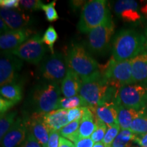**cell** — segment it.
Returning a JSON list of instances; mask_svg holds the SVG:
<instances>
[{"mask_svg":"<svg viewBox=\"0 0 147 147\" xmlns=\"http://www.w3.org/2000/svg\"><path fill=\"white\" fill-rule=\"evenodd\" d=\"M65 59L68 69L77 74L82 82L100 80L102 78L97 62L80 45L73 44Z\"/></svg>","mask_w":147,"mask_h":147,"instance_id":"1","label":"cell"},{"mask_svg":"<svg viewBox=\"0 0 147 147\" xmlns=\"http://www.w3.org/2000/svg\"><path fill=\"white\" fill-rule=\"evenodd\" d=\"M146 51L144 36L136 31L123 29L114 38L113 57L117 61L131 60Z\"/></svg>","mask_w":147,"mask_h":147,"instance_id":"2","label":"cell"},{"mask_svg":"<svg viewBox=\"0 0 147 147\" xmlns=\"http://www.w3.org/2000/svg\"><path fill=\"white\" fill-rule=\"evenodd\" d=\"M61 94L58 84L45 82L33 88L29 97V104L33 113L45 114L57 110Z\"/></svg>","mask_w":147,"mask_h":147,"instance_id":"3","label":"cell"},{"mask_svg":"<svg viewBox=\"0 0 147 147\" xmlns=\"http://www.w3.org/2000/svg\"><path fill=\"white\" fill-rule=\"evenodd\" d=\"M111 19L106 1H90L82 7L78 29L81 33H89L92 29L104 25Z\"/></svg>","mask_w":147,"mask_h":147,"instance_id":"4","label":"cell"},{"mask_svg":"<svg viewBox=\"0 0 147 147\" xmlns=\"http://www.w3.org/2000/svg\"><path fill=\"white\" fill-rule=\"evenodd\" d=\"M100 70L103 81L118 89L124 85L134 83L131 60L117 61L112 57Z\"/></svg>","mask_w":147,"mask_h":147,"instance_id":"5","label":"cell"},{"mask_svg":"<svg viewBox=\"0 0 147 147\" xmlns=\"http://www.w3.org/2000/svg\"><path fill=\"white\" fill-rule=\"evenodd\" d=\"M117 106L135 110H142L147 106V84L140 82L127 84L118 89Z\"/></svg>","mask_w":147,"mask_h":147,"instance_id":"6","label":"cell"},{"mask_svg":"<svg viewBox=\"0 0 147 147\" xmlns=\"http://www.w3.org/2000/svg\"><path fill=\"white\" fill-rule=\"evenodd\" d=\"M47 49L40 34H35L23 45L10 53L20 59L29 63L38 65L43 59Z\"/></svg>","mask_w":147,"mask_h":147,"instance_id":"7","label":"cell"},{"mask_svg":"<svg viewBox=\"0 0 147 147\" xmlns=\"http://www.w3.org/2000/svg\"><path fill=\"white\" fill-rule=\"evenodd\" d=\"M67 70L66 59L61 53H54L47 57L41 66L42 77L47 81L57 84L63 81Z\"/></svg>","mask_w":147,"mask_h":147,"instance_id":"8","label":"cell"},{"mask_svg":"<svg viewBox=\"0 0 147 147\" xmlns=\"http://www.w3.org/2000/svg\"><path fill=\"white\" fill-rule=\"evenodd\" d=\"M109 86L102 78L100 80L82 82L79 95L85 101L88 107L102 105Z\"/></svg>","mask_w":147,"mask_h":147,"instance_id":"9","label":"cell"},{"mask_svg":"<svg viewBox=\"0 0 147 147\" xmlns=\"http://www.w3.org/2000/svg\"><path fill=\"white\" fill-rule=\"evenodd\" d=\"M115 32V24L110 20L104 25L92 29L88 34V45L94 53H101L107 49Z\"/></svg>","mask_w":147,"mask_h":147,"instance_id":"10","label":"cell"},{"mask_svg":"<svg viewBox=\"0 0 147 147\" xmlns=\"http://www.w3.org/2000/svg\"><path fill=\"white\" fill-rule=\"evenodd\" d=\"M22 60L10 53L3 52L0 59V85L14 83L17 80L18 71L21 69Z\"/></svg>","mask_w":147,"mask_h":147,"instance_id":"11","label":"cell"},{"mask_svg":"<svg viewBox=\"0 0 147 147\" xmlns=\"http://www.w3.org/2000/svg\"><path fill=\"white\" fill-rule=\"evenodd\" d=\"M28 129L26 120L21 117L16 118L13 125L1 140L2 147H18L27 138Z\"/></svg>","mask_w":147,"mask_h":147,"instance_id":"12","label":"cell"},{"mask_svg":"<svg viewBox=\"0 0 147 147\" xmlns=\"http://www.w3.org/2000/svg\"><path fill=\"white\" fill-rule=\"evenodd\" d=\"M32 29L25 28L17 30H11L6 34L1 35L0 48L5 52H10L20 47L35 35Z\"/></svg>","mask_w":147,"mask_h":147,"instance_id":"13","label":"cell"},{"mask_svg":"<svg viewBox=\"0 0 147 147\" xmlns=\"http://www.w3.org/2000/svg\"><path fill=\"white\" fill-rule=\"evenodd\" d=\"M1 18L12 30L27 28L34 22V18L18 9H0Z\"/></svg>","mask_w":147,"mask_h":147,"instance_id":"14","label":"cell"},{"mask_svg":"<svg viewBox=\"0 0 147 147\" xmlns=\"http://www.w3.org/2000/svg\"><path fill=\"white\" fill-rule=\"evenodd\" d=\"M44 115L33 113L26 120L28 131L31 132L42 147H47L50 131L44 122Z\"/></svg>","mask_w":147,"mask_h":147,"instance_id":"15","label":"cell"},{"mask_svg":"<svg viewBox=\"0 0 147 147\" xmlns=\"http://www.w3.org/2000/svg\"><path fill=\"white\" fill-rule=\"evenodd\" d=\"M88 108L91 110L95 119L102 121L108 127L119 124L118 111L115 104H104Z\"/></svg>","mask_w":147,"mask_h":147,"instance_id":"16","label":"cell"},{"mask_svg":"<svg viewBox=\"0 0 147 147\" xmlns=\"http://www.w3.org/2000/svg\"><path fill=\"white\" fill-rule=\"evenodd\" d=\"M44 122L49 131H59L69 123L67 119V110L57 109L44 115Z\"/></svg>","mask_w":147,"mask_h":147,"instance_id":"17","label":"cell"},{"mask_svg":"<svg viewBox=\"0 0 147 147\" xmlns=\"http://www.w3.org/2000/svg\"><path fill=\"white\" fill-rule=\"evenodd\" d=\"M82 80L77 74L68 69L67 74L61 82V91L64 97L78 95L82 85Z\"/></svg>","mask_w":147,"mask_h":147,"instance_id":"18","label":"cell"},{"mask_svg":"<svg viewBox=\"0 0 147 147\" xmlns=\"http://www.w3.org/2000/svg\"><path fill=\"white\" fill-rule=\"evenodd\" d=\"M134 83L147 82V51L131 59Z\"/></svg>","mask_w":147,"mask_h":147,"instance_id":"19","label":"cell"},{"mask_svg":"<svg viewBox=\"0 0 147 147\" xmlns=\"http://www.w3.org/2000/svg\"><path fill=\"white\" fill-rule=\"evenodd\" d=\"M118 111V123L121 129H129L132 121L138 117L146 115V108L135 110L125 108L123 106H117Z\"/></svg>","mask_w":147,"mask_h":147,"instance_id":"20","label":"cell"},{"mask_svg":"<svg viewBox=\"0 0 147 147\" xmlns=\"http://www.w3.org/2000/svg\"><path fill=\"white\" fill-rule=\"evenodd\" d=\"M96 127L95 117L91 110L88 107H84L83 115L77 131L79 138H91Z\"/></svg>","mask_w":147,"mask_h":147,"instance_id":"21","label":"cell"},{"mask_svg":"<svg viewBox=\"0 0 147 147\" xmlns=\"http://www.w3.org/2000/svg\"><path fill=\"white\" fill-rule=\"evenodd\" d=\"M1 96L5 99L16 103L19 102L23 97V89L21 84L14 83L6 84L1 87L0 89Z\"/></svg>","mask_w":147,"mask_h":147,"instance_id":"22","label":"cell"},{"mask_svg":"<svg viewBox=\"0 0 147 147\" xmlns=\"http://www.w3.org/2000/svg\"><path fill=\"white\" fill-rule=\"evenodd\" d=\"M80 107H88V104L80 95H78L71 97H61L57 110H69Z\"/></svg>","mask_w":147,"mask_h":147,"instance_id":"23","label":"cell"},{"mask_svg":"<svg viewBox=\"0 0 147 147\" xmlns=\"http://www.w3.org/2000/svg\"><path fill=\"white\" fill-rule=\"evenodd\" d=\"M17 112L14 111L7 112L3 115H1L0 118V138L1 140L6 134L7 132L13 125L16 121Z\"/></svg>","mask_w":147,"mask_h":147,"instance_id":"24","label":"cell"},{"mask_svg":"<svg viewBox=\"0 0 147 147\" xmlns=\"http://www.w3.org/2000/svg\"><path fill=\"white\" fill-rule=\"evenodd\" d=\"M136 138V135L129 129H121L111 147H129Z\"/></svg>","mask_w":147,"mask_h":147,"instance_id":"25","label":"cell"},{"mask_svg":"<svg viewBox=\"0 0 147 147\" xmlns=\"http://www.w3.org/2000/svg\"><path fill=\"white\" fill-rule=\"evenodd\" d=\"M129 130L136 136L147 133V114L134 119L130 125Z\"/></svg>","mask_w":147,"mask_h":147,"instance_id":"26","label":"cell"},{"mask_svg":"<svg viewBox=\"0 0 147 147\" xmlns=\"http://www.w3.org/2000/svg\"><path fill=\"white\" fill-rule=\"evenodd\" d=\"M57 39V33L53 26L49 27L42 37V42L49 47L52 54H54V44Z\"/></svg>","mask_w":147,"mask_h":147,"instance_id":"27","label":"cell"},{"mask_svg":"<svg viewBox=\"0 0 147 147\" xmlns=\"http://www.w3.org/2000/svg\"><path fill=\"white\" fill-rule=\"evenodd\" d=\"M95 119L97 127L95 131L91 135V138L95 143H97L102 142V140L104 138V136H105L106 131H107L108 126L104 123H103L102 121L99 120L97 119Z\"/></svg>","mask_w":147,"mask_h":147,"instance_id":"28","label":"cell"},{"mask_svg":"<svg viewBox=\"0 0 147 147\" xmlns=\"http://www.w3.org/2000/svg\"><path fill=\"white\" fill-rule=\"evenodd\" d=\"M127 9H135L138 10V3L137 1L134 0H119L115 3L114 5V10L115 13L118 15L123 11L127 10Z\"/></svg>","mask_w":147,"mask_h":147,"instance_id":"29","label":"cell"},{"mask_svg":"<svg viewBox=\"0 0 147 147\" xmlns=\"http://www.w3.org/2000/svg\"><path fill=\"white\" fill-rule=\"evenodd\" d=\"M120 131L121 127L119 124L108 127L107 131H106L105 136H104V138L102 140V142L105 144L106 147H111L114 140H115L116 137L117 136Z\"/></svg>","mask_w":147,"mask_h":147,"instance_id":"30","label":"cell"},{"mask_svg":"<svg viewBox=\"0 0 147 147\" xmlns=\"http://www.w3.org/2000/svg\"><path fill=\"white\" fill-rule=\"evenodd\" d=\"M56 1H53L48 4H44L42 10L45 11L46 18L49 22H54L59 19L57 12L55 9Z\"/></svg>","mask_w":147,"mask_h":147,"instance_id":"31","label":"cell"},{"mask_svg":"<svg viewBox=\"0 0 147 147\" xmlns=\"http://www.w3.org/2000/svg\"><path fill=\"white\" fill-rule=\"evenodd\" d=\"M80 120L79 121H75L73 122L69 123L63 127L59 131V133L62 137L67 138V137L73 135V134H76L78 131L79 125H80Z\"/></svg>","mask_w":147,"mask_h":147,"instance_id":"32","label":"cell"},{"mask_svg":"<svg viewBox=\"0 0 147 147\" xmlns=\"http://www.w3.org/2000/svg\"><path fill=\"white\" fill-rule=\"evenodd\" d=\"M119 16L126 22H135L140 18V14L138 12V10L135 9H127L123 11Z\"/></svg>","mask_w":147,"mask_h":147,"instance_id":"33","label":"cell"},{"mask_svg":"<svg viewBox=\"0 0 147 147\" xmlns=\"http://www.w3.org/2000/svg\"><path fill=\"white\" fill-rule=\"evenodd\" d=\"M20 5L27 10L36 11L42 10L44 3L40 0H21Z\"/></svg>","mask_w":147,"mask_h":147,"instance_id":"34","label":"cell"},{"mask_svg":"<svg viewBox=\"0 0 147 147\" xmlns=\"http://www.w3.org/2000/svg\"><path fill=\"white\" fill-rule=\"evenodd\" d=\"M84 107L75 108L67 110V119L69 123L75 121L81 120L83 115Z\"/></svg>","mask_w":147,"mask_h":147,"instance_id":"35","label":"cell"},{"mask_svg":"<svg viewBox=\"0 0 147 147\" xmlns=\"http://www.w3.org/2000/svg\"><path fill=\"white\" fill-rule=\"evenodd\" d=\"M18 147H42L41 144L34 136V135L28 131L27 138L24 141L23 144Z\"/></svg>","mask_w":147,"mask_h":147,"instance_id":"36","label":"cell"},{"mask_svg":"<svg viewBox=\"0 0 147 147\" xmlns=\"http://www.w3.org/2000/svg\"><path fill=\"white\" fill-rule=\"evenodd\" d=\"M15 104V102L1 96V97H0V113H1V115L7 113Z\"/></svg>","mask_w":147,"mask_h":147,"instance_id":"37","label":"cell"},{"mask_svg":"<svg viewBox=\"0 0 147 147\" xmlns=\"http://www.w3.org/2000/svg\"><path fill=\"white\" fill-rule=\"evenodd\" d=\"M59 139L60 134L59 131H50V136H49L47 147H59Z\"/></svg>","mask_w":147,"mask_h":147,"instance_id":"38","label":"cell"},{"mask_svg":"<svg viewBox=\"0 0 147 147\" xmlns=\"http://www.w3.org/2000/svg\"><path fill=\"white\" fill-rule=\"evenodd\" d=\"M20 5L18 0H1L0 5L1 8L6 9H18Z\"/></svg>","mask_w":147,"mask_h":147,"instance_id":"39","label":"cell"},{"mask_svg":"<svg viewBox=\"0 0 147 147\" xmlns=\"http://www.w3.org/2000/svg\"><path fill=\"white\" fill-rule=\"evenodd\" d=\"M95 142L91 138H80L74 143L75 147H93Z\"/></svg>","mask_w":147,"mask_h":147,"instance_id":"40","label":"cell"},{"mask_svg":"<svg viewBox=\"0 0 147 147\" xmlns=\"http://www.w3.org/2000/svg\"><path fill=\"white\" fill-rule=\"evenodd\" d=\"M134 142L140 147H147V133L140 136H136Z\"/></svg>","mask_w":147,"mask_h":147,"instance_id":"41","label":"cell"},{"mask_svg":"<svg viewBox=\"0 0 147 147\" xmlns=\"http://www.w3.org/2000/svg\"><path fill=\"white\" fill-rule=\"evenodd\" d=\"M74 144L69 140L65 138L60 136L59 139V147H73Z\"/></svg>","mask_w":147,"mask_h":147,"instance_id":"42","label":"cell"},{"mask_svg":"<svg viewBox=\"0 0 147 147\" xmlns=\"http://www.w3.org/2000/svg\"><path fill=\"white\" fill-rule=\"evenodd\" d=\"M0 28H1V35L6 34V33H8L10 32V31L12 30V29L7 25V24L5 23L2 18H1V20H0Z\"/></svg>","mask_w":147,"mask_h":147,"instance_id":"43","label":"cell"},{"mask_svg":"<svg viewBox=\"0 0 147 147\" xmlns=\"http://www.w3.org/2000/svg\"><path fill=\"white\" fill-rule=\"evenodd\" d=\"M93 147H106L105 146V144H104L102 142H97V143H95L94 146Z\"/></svg>","mask_w":147,"mask_h":147,"instance_id":"44","label":"cell"},{"mask_svg":"<svg viewBox=\"0 0 147 147\" xmlns=\"http://www.w3.org/2000/svg\"><path fill=\"white\" fill-rule=\"evenodd\" d=\"M141 12H142L143 14H144L145 15L147 16V3L144 7H142V9H141Z\"/></svg>","mask_w":147,"mask_h":147,"instance_id":"45","label":"cell"},{"mask_svg":"<svg viewBox=\"0 0 147 147\" xmlns=\"http://www.w3.org/2000/svg\"><path fill=\"white\" fill-rule=\"evenodd\" d=\"M145 49H146V51H147V29L145 31Z\"/></svg>","mask_w":147,"mask_h":147,"instance_id":"46","label":"cell"},{"mask_svg":"<svg viewBox=\"0 0 147 147\" xmlns=\"http://www.w3.org/2000/svg\"><path fill=\"white\" fill-rule=\"evenodd\" d=\"M146 114H147V106H146Z\"/></svg>","mask_w":147,"mask_h":147,"instance_id":"47","label":"cell"},{"mask_svg":"<svg viewBox=\"0 0 147 147\" xmlns=\"http://www.w3.org/2000/svg\"><path fill=\"white\" fill-rule=\"evenodd\" d=\"M73 147H75V146H74H74Z\"/></svg>","mask_w":147,"mask_h":147,"instance_id":"48","label":"cell"},{"mask_svg":"<svg viewBox=\"0 0 147 147\" xmlns=\"http://www.w3.org/2000/svg\"><path fill=\"white\" fill-rule=\"evenodd\" d=\"M146 17H147V16H146Z\"/></svg>","mask_w":147,"mask_h":147,"instance_id":"49","label":"cell"}]
</instances>
